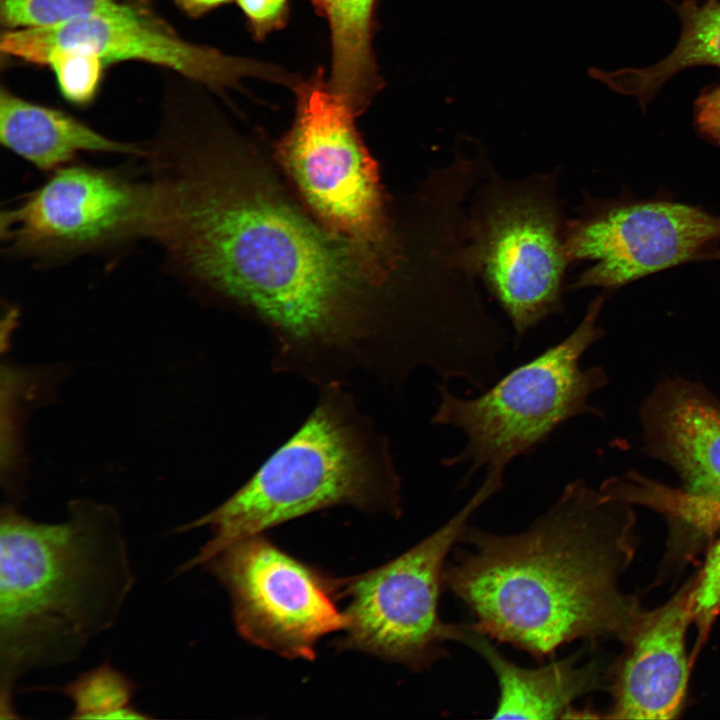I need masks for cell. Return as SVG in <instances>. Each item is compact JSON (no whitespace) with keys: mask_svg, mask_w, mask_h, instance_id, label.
Here are the masks:
<instances>
[{"mask_svg":"<svg viewBox=\"0 0 720 720\" xmlns=\"http://www.w3.org/2000/svg\"><path fill=\"white\" fill-rule=\"evenodd\" d=\"M214 128L160 126L146 143L147 238L183 284L245 304L287 348L351 346L345 296L357 271L347 239L321 231L235 176Z\"/></svg>","mask_w":720,"mask_h":720,"instance_id":"obj_1","label":"cell"},{"mask_svg":"<svg viewBox=\"0 0 720 720\" xmlns=\"http://www.w3.org/2000/svg\"><path fill=\"white\" fill-rule=\"evenodd\" d=\"M626 505L578 479L520 533L468 526L444 586L475 630L540 661L578 639L630 641L647 613L618 586L633 552Z\"/></svg>","mask_w":720,"mask_h":720,"instance_id":"obj_2","label":"cell"},{"mask_svg":"<svg viewBox=\"0 0 720 720\" xmlns=\"http://www.w3.org/2000/svg\"><path fill=\"white\" fill-rule=\"evenodd\" d=\"M121 521L76 500L68 519L42 523L4 506L0 518V712L18 718L16 682L76 660L111 628L133 587Z\"/></svg>","mask_w":720,"mask_h":720,"instance_id":"obj_3","label":"cell"},{"mask_svg":"<svg viewBox=\"0 0 720 720\" xmlns=\"http://www.w3.org/2000/svg\"><path fill=\"white\" fill-rule=\"evenodd\" d=\"M400 479L384 440L338 396L319 402L304 424L213 511L177 529L208 526L211 538L177 574L203 566L226 547L294 518L349 505L401 513Z\"/></svg>","mask_w":720,"mask_h":720,"instance_id":"obj_4","label":"cell"},{"mask_svg":"<svg viewBox=\"0 0 720 720\" xmlns=\"http://www.w3.org/2000/svg\"><path fill=\"white\" fill-rule=\"evenodd\" d=\"M604 297L595 298L582 321L558 343L497 379L473 398L455 395L441 383L433 425L454 426L466 436L464 448L442 460L466 465L464 485L481 468L505 472L515 458L529 454L568 420L599 414L589 396L606 383L600 367L583 369L580 359L602 336L598 316Z\"/></svg>","mask_w":720,"mask_h":720,"instance_id":"obj_5","label":"cell"},{"mask_svg":"<svg viewBox=\"0 0 720 720\" xmlns=\"http://www.w3.org/2000/svg\"><path fill=\"white\" fill-rule=\"evenodd\" d=\"M504 484L486 476L468 502L444 525L384 565L336 580L349 597L340 650L371 654L421 672L446 658L445 643L460 642L465 624L439 615L444 571L472 515Z\"/></svg>","mask_w":720,"mask_h":720,"instance_id":"obj_6","label":"cell"},{"mask_svg":"<svg viewBox=\"0 0 720 720\" xmlns=\"http://www.w3.org/2000/svg\"><path fill=\"white\" fill-rule=\"evenodd\" d=\"M564 229L552 185L536 179L491 183L465 224L459 262L484 279L511 322L516 345L563 311L562 282L570 264Z\"/></svg>","mask_w":720,"mask_h":720,"instance_id":"obj_7","label":"cell"},{"mask_svg":"<svg viewBox=\"0 0 720 720\" xmlns=\"http://www.w3.org/2000/svg\"><path fill=\"white\" fill-rule=\"evenodd\" d=\"M151 185L130 167L73 162L0 214L5 255L39 267L147 238Z\"/></svg>","mask_w":720,"mask_h":720,"instance_id":"obj_8","label":"cell"},{"mask_svg":"<svg viewBox=\"0 0 720 720\" xmlns=\"http://www.w3.org/2000/svg\"><path fill=\"white\" fill-rule=\"evenodd\" d=\"M63 48L91 50L106 65L141 61L164 67L219 94L243 90L241 83L246 78L291 91L302 79L278 64L184 40L144 0H122L112 12L58 26L6 30L0 41L3 54L38 66L48 53Z\"/></svg>","mask_w":720,"mask_h":720,"instance_id":"obj_9","label":"cell"},{"mask_svg":"<svg viewBox=\"0 0 720 720\" xmlns=\"http://www.w3.org/2000/svg\"><path fill=\"white\" fill-rule=\"evenodd\" d=\"M203 566L227 590L234 624L251 644L288 659L313 660L317 642L346 617L328 580L262 534L220 551Z\"/></svg>","mask_w":720,"mask_h":720,"instance_id":"obj_10","label":"cell"},{"mask_svg":"<svg viewBox=\"0 0 720 720\" xmlns=\"http://www.w3.org/2000/svg\"><path fill=\"white\" fill-rule=\"evenodd\" d=\"M294 123L282 143L284 160L311 205L354 242L379 241L375 167L354 123L356 114L317 67L292 91Z\"/></svg>","mask_w":720,"mask_h":720,"instance_id":"obj_11","label":"cell"},{"mask_svg":"<svg viewBox=\"0 0 720 720\" xmlns=\"http://www.w3.org/2000/svg\"><path fill=\"white\" fill-rule=\"evenodd\" d=\"M569 263L590 262L571 287L618 288L703 256L720 243V217L672 201L601 206L565 224Z\"/></svg>","mask_w":720,"mask_h":720,"instance_id":"obj_12","label":"cell"},{"mask_svg":"<svg viewBox=\"0 0 720 720\" xmlns=\"http://www.w3.org/2000/svg\"><path fill=\"white\" fill-rule=\"evenodd\" d=\"M693 585L647 613L614 685L610 718L666 720L680 711L688 683L685 635L693 613Z\"/></svg>","mask_w":720,"mask_h":720,"instance_id":"obj_13","label":"cell"},{"mask_svg":"<svg viewBox=\"0 0 720 720\" xmlns=\"http://www.w3.org/2000/svg\"><path fill=\"white\" fill-rule=\"evenodd\" d=\"M644 418L649 449L679 472L684 490L720 501V404L669 384L647 402Z\"/></svg>","mask_w":720,"mask_h":720,"instance_id":"obj_14","label":"cell"},{"mask_svg":"<svg viewBox=\"0 0 720 720\" xmlns=\"http://www.w3.org/2000/svg\"><path fill=\"white\" fill-rule=\"evenodd\" d=\"M490 640L465 624L461 643L486 661L498 681L499 697L492 718H575L577 710L572 704L596 686V665L581 664L578 653L537 668H524L503 656Z\"/></svg>","mask_w":720,"mask_h":720,"instance_id":"obj_15","label":"cell"},{"mask_svg":"<svg viewBox=\"0 0 720 720\" xmlns=\"http://www.w3.org/2000/svg\"><path fill=\"white\" fill-rule=\"evenodd\" d=\"M0 142L40 171L53 172L76 162L81 153L143 158L145 143L110 138L64 110L0 90Z\"/></svg>","mask_w":720,"mask_h":720,"instance_id":"obj_16","label":"cell"},{"mask_svg":"<svg viewBox=\"0 0 720 720\" xmlns=\"http://www.w3.org/2000/svg\"><path fill=\"white\" fill-rule=\"evenodd\" d=\"M329 29L331 64L328 84L357 115L384 87L376 59L379 0H310Z\"/></svg>","mask_w":720,"mask_h":720,"instance_id":"obj_17","label":"cell"},{"mask_svg":"<svg viewBox=\"0 0 720 720\" xmlns=\"http://www.w3.org/2000/svg\"><path fill=\"white\" fill-rule=\"evenodd\" d=\"M682 29L670 54L654 65L626 68L599 77L618 92L636 97L644 105L677 72L696 65L720 66V3L680 7Z\"/></svg>","mask_w":720,"mask_h":720,"instance_id":"obj_18","label":"cell"},{"mask_svg":"<svg viewBox=\"0 0 720 720\" xmlns=\"http://www.w3.org/2000/svg\"><path fill=\"white\" fill-rule=\"evenodd\" d=\"M135 689V683L127 675L107 662L64 686L41 688L70 698L74 704L71 718L96 720H107L113 712L129 705Z\"/></svg>","mask_w":720,"mask_h":720,"instance_id":"obj_19","label":"cell"},{"mask_svg":"<svg viewBox=\"0 0 720 720\" xmlns=\"http://www.w3.org/2000/svg\"><path fill=\"white\" fill-rule=\"evenodd\" d=\"M122 0H0L6 30L47 28L112 12Z\"/></svg>","mask_w":720,"mask_h":720,"instance_id":"obj_20","label":"cell"},{"mask_svg":"<svg viewBox=\"0 0 720 720\" xmlns=\"http://www.w3.org/2000/svg\"><path fill=\"white\" fill-rule=\"evenodd\" d=\"M41 66L49 67L62 97L76 107H88L99 92L107 66L95 52L83 48L51 51Z\"/></svg>","mask_w":720,"mask_h":720,"instance_id":"obj_21","label":"cell"},{"mask_svg":"<svg viewBox=\"0 0 720 720\" xmlns=\"http://www.w3.org/2000/svg\"><path fill=\"white\" fill-rule=\"evenodd\" d=\"M241 10L247 31L256 42L284 29L291 16V0H235Z\"/></svg>","mask_w":720,"mask_h":720,"instance_id":"obj_22","label":"cell"},{"mask_svg":"<svg viewBox=\"0 0 720 720\" xmlns=\"http://www.w3.org/2000/svg\"><path fill=\"white\" fill-rule=\"evenodd\" d=\"M693 613L703 621L720 610V539L710 550L702 575L693 585Z\"/></svg>","mask_w":720,"mask_h":720,"instance_id":"obj_23","label":"cell"},{"mask_svg":"<svg viewBox=\"0 0 720 720\" xmlns=\"http://www.w3.org/2000/svg\"><path fill=\"white\" fill-rule=\"evenodd\" d=\"M695 123L706 138L720 145V85L697 99Z\"/></svg>","mask_w":720,"mask_h":720,"instance_id":"obj_24","label":"cell"},{"mask_svg":"<svg viewBox=\"0 0 720 720\" xmlns=\"http://www.w3.org/2000/svg\"><path fill=\"white\" fill-rule=\"evenodd\" d=\"M235 0H173L186 16L197 19Z\"/></svg>","mask_w":720,"mask_h":720,"instance_id":"obj_25","label":"cell"},{"mask_svg":"<svg viewBox=\"0 0 720 720\" xmlns=\"http://www.w3.org/2000/svg\"><path fill=\"white\" fill-rule=\"evenodd\" d=\"M699 519L711 532L720 529V501L704 500L699 507Z\"/></svg>","mask_w":720,"mask_h":720,"instance_id":"obj_26","label":"cell"}]
</instances>
